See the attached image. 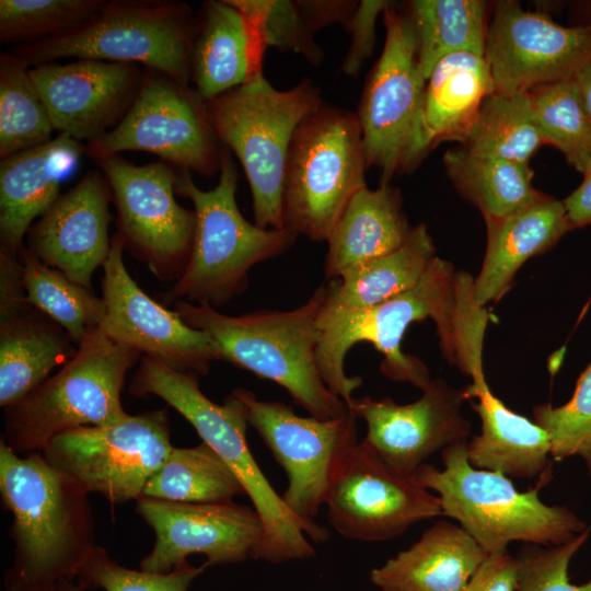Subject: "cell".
Listing matches in <instances>:
<instances>
[{
    "mask_svg": "<svg viewBox=\"0 0 591 591\" xmlns=\"http://www.w3.org/2000/svg\"><path fill=\"white\" fill-rule=\"evenodd\" d=\"M582 175L581 184L563 200L572 229L591 224V164Z\"/></svg>",
    "mask_w": 591,
    "mask_h": 591,
    "instance_id": "obj_47",
    "label": "cell"
},
{
    "mask_svg": "<svg viewBox=\"0 0 591 591\" xmlns=\"http://www.w3.org/2000/svg\"><path fill=\"white\" fill-rule=\"evenodd\" d=\"M109 200L112 194L104 174L89 171L32 224L27 251L91 289L92 276L103 266L111 250Z\"/></svg>",
    "mask_w": 591,
    "mask_h": 591,
    "instance_id": "obj_22",
    "label": "cell"
},
{
    "mask_svg": "<svg viewBox=\"0 0 591 591\" xmlns=\"http://www.w3.org/2000/svg\"><path fill=\"white\" fill-rule=\"evenodd\" d=\"M0 495L14 543L5 590L50 591L72 580L96 546L86 490L42 452L18 454L0 441Z\"/></svg>",
    "mask_w": 591,
    "mask_h": 591,
    "instance_id": "obj_1",
    "label": "cell"
},
{
    "mask_svg": "<svg viewBox=\"0 0 591 591\" xmlns=\"http://www.w3.org/2000/svg\"><path fill=\"white\" fill-rule=\"evenodd\" d=\"M85 147L92 160L146 151L178 170L205 176L220 172L223 150L206 101L196 90L146 68L139 93L124 119Z\"/></svg>",
    "mask_w": 591,
    "mask_h": 591,
    "instance_id": "obj_12",
    "label": "cell"
},
{
    "mask_svg": "<svg viewBox=\"0 0 591 591\" xmlns=\"http://www.w3.org/2000/svg\"><path fill=\"white\" fill-rule=\"evenodd\" d=\"M172 448L163 408L128 415L113 425L65 431L53 438L42 454L88 494H100L115 505L141 497Z\"/></svg>",
    "mask_w": 591,
    "mask_h": 591,
    "instance_id": "obj_14",
    "label": "cell"
},
{
    "mask_svg": "<svg viewBox=\"0 0 591 591\" xmlns=\"http://www.w3.org/2000/svg\"><path fill=\"white\" fill-rule=\"evenodd\" d=\"M325 505L333 529L361 542L387 541L443 515L438 496L393 470L364 440L345 461Z\"/></svg>",
    "mask_w": 591,
    "mask_h": 591,
    "instance_id": "obj_16",
    "label": "cell"
},
{
    "mask_svg": "<svg viewBox=\"0 0 591 591\" xmlns=\"http://www.w3.org/2000/svg\"><path fill=\"white\" fill-rule=\"evenodd\" d=\"M190 67V80L206 102L257 77L244 19L229 0L201 4Z\"/></svg>",
    "mask_w": 591,
    "mask_h": 591,
    "instance_id": "obj_29",
    "label": "cell"
},
{
    "mask_svg": "<svg viewBox=\"0 0 591 591\" xmlns=\"http://www.w3.org/2000/svg\"><path fill=\"white\" fill-rule=\"evenodd\" d=\"M207 564L186 565L167 573L135 570L117 564L107 552L95 546L77 571L79 584L59 580L50 591H187Z\"/></svg>",
    "mask_w": 591,
    "mask_h": 591,
    "instance_id": "obj_40",
    "label": "cell"
},
{
    "mask_svg": "<svg viewBox=\"0 0 591 591\" xmlns=\"http://www.w3.org/2000/svg\"><path fill=\"white\" fill-rule=\"evenodd\" d=\"M245 494L234 473L205 442L173 447L142 496L186 503H227Z\"/></svg>",
    "mask_w": 591,
    "mask_h": 591,
    "instance_id": "obj_34",
    "label": "cell"
},
{
    "mask_svg": "<svg viewBox=\"0 0 591 591\" xmlns=\"http://www.w3.org/2000/svg\"><path fill=\"white\" fill-rule=\"evenodd\" d=\"M545 144L529 92L487 96L462 143L472 151L521 164H529Z\"/></svg>",
    "mask_w": 591,
    "mask_h": 591,
    "instance_id": "obj_36",
    "label": "cell"
},
{
    "mask_svg": "<svg viewBox=\"0 0 591 591\" xmlns=\"http://www.w3.org/2000/svg\"><path fill=\"white\" fill-rule=\"evenodd\" d=\"M245 404L247 421L283 468L288 486L281 495L299 518L314 521L332 485L358 442L357 417H302L281 402L262 401L246 389L233 391Z\"/></svg>",
    "mask_w": 591,
    "mask_h": 591,
    "instance_id": "obj_15",
    "label": "cell"
},
{
    "mask_svg": "<svg viewBox=\"0 0 591 591\" xmlns=\"http://www.w3.org/2000/svg\"><path fill=\"white\" fill-rule=\"evenodd\" d=\"M494 92L485 56L456 53L440 60L426 82L425 131L430 148L443 141L463 143Z\"/></svg>",
    "mask_w": 591,
    "mask_h": 591,
    "instance_id": "obj_30",
    "label": "cell"
},
{
    "mask_svg": "<svg viewBox=\"0 0 591 591\" xmlns=\"http://www.w3.org/2000/svg\"><path fill=\"white\" fill-rule=\"evenodd\" d=\"M221 144L241 162L250 184L255 224L282 229V187L288 152L301 121L323 105L309 79L277 90L264 77L206 102Z\"/></svg>",
    "mask_w": 591,
    "mask_h": 591,
    "instance_id": "obj_8",
    "label": "cell"
},
{
    "mask_svg": "<svg viewBox=\"0 0 591 591\" xmlns=\"http://www.w3.org/2000/svg\"><path fill=\"white\" fill-rule=\"evenodd\" d=\"M54 130L80 142L115 128L132 106L144 68L128 62L76 59L30 68Z\"/></svg>",
    "mask_w": 591,
    "mask_h": 591,
    "instance_id": "obj_21",
    "label": "cell"
},
{
    "mask_svg": "<svg viewBox=\"0 0 591 591\" xmlns=\"http://www.w3.org/2000/svg\"><path fill=\"white\" fill-rule=\"evenodd\" d=\"M124 243L115 233L103 264L104 329L116 340L157 358L170 367L197 375L207 374L217 360L209 336L188 326L175 311L151 299L129 275L123 258Z\"/></svg>",
    "mask_w": 591,
    "mask_h": 591,
    "instance_id": "obj_19",
    "label": "cell"
},
{
    "mask_svg": "<svg viewBox=\"0 0 591 591\" xmlns=\"http://www.w3.org/2000/svg\"><path fill=\"white\" fill-rule=\"evenodd\" d=\"M106 0H1L0 43L15 46L60 36L94 15Z\"/></svg>",
    "mask_w": 591,
    "mask_h": 591,
    "instance_id": "obj_39",
    "label": "cell"
},
{
    "mask_svg": "<svg viewBox=\"0 0 591 591\" xmlns=\"http://www.w3.org/2000/svg\"><path fill=\"white\" fill-rule=\"evenodd\" d=\"M436 247L426 224L413 227L396 251L349 269L326 285L328 306L362 310L413 289L436 258Z\"/></svg>",
    "mask_w": 591,
    "mask_h": 591,
    "instance_id": "obj_31",
    "label": "cell"
},
{
    "mask_svg": "<svg viewBox=\"0 0 591 591\" xmlns=\"http://www.w3.org/2000/svg\"><path fill=\"white\" fill-rule=\"evenodd\" d=\"M297 2L313 33L332 23H339L345 27L358 4V1L332 0H299Z\"/></svg>",
    "mask_w": 591,
    "mask_h": 591,
    "instance_id": "obj_46",
    "label": "cell"
},
{
    "mask_svg": "<svg viewBox=\"0 0 591 591\" xmlns=\"http://www.w3.org/2000/svg\"><path fill=\"white\" fill-rule=\"evenodd\" d=\"M325 299L326 285H321L305 303L290 311L230 316L185 300L175 302L174 311L188 326L209 336L217 360L277 383L310 416L332 419L350 407L326 386L317 364V322Z\"/></svg>",
    "mask_w": 591,
    "mask_h": 591,
    "instance_id": "obj_4",
    "label": "cell"
},
{
    "mask_svg": "<svg viewBox=\"0 0 591 591\" xmlns=\"http://www.w3.org/2000/svg\"><path fill=\"white\" fill-rule=\"evenodd\" d=\"M472 279L436 257L413 289L383 303L344 310L324 302L317 322V364L326 386L349 405L362 380L347 375L345 359L355 344L367 341L383 355L381 371L385 376L424 390L431 381L429 370L421 360L403 352L404 334L410 324L431 318L450 360L461 301Z\"/></svg>",
    "mask_w": 591,
    "mask_h": 591,
    "instance_id": "obj_2",
    "label": "cell"
},
{
    "mask_svg": "<svg viewBox=\"0 0 591 591\" xmlns=\"http://www.w3.org/2000/svg\"><path fill=\"white\" fill-rule=\"evenodd\" d=\"M20 259L26 302L61 326L77 346L103 325L105 304L91 289L49 267L25 246Z\"/></svg>",
    "mask_w": 591,
    "mask_h": 591,
    "instance_id": "obj_35",
    "label": "cell"
},
{
    "mask_svg": "<svg viewBox=\"0 0 591 591\" xmlns=\"http://www.w3.org/2000/svg\"><path fill=\"white\" fill-rule=\"evenodd\" d=\"M54 126L30 74L9 51L0 55V159L50 141Z\"/></svg>",
    "mask_w": 591,
    "mask_h": 591,
    "instance_id": "obj_37",
    "label": "cell"
},
{
    "mask_svg": "<svg viewBox=\"0 0 591 591\" xmlns=\"http://www.w3.org/2000/svg\"><path fill=\"white\" fill-rule=\"evenodd\" d=\"M589 530L559 545L526 544L517 556L515 591H591V577L582 584L570 582L568 569L573 555L584 544Z\"/></svg>",
    "mask_w": 591,
    "mask_h": 591,
    "instance_id": "obj_43",
    "label": "cell"
},
{
    "mask_svg": "<svg viewBox=\"0 0 591 591\" xmlns=\"http://www.w3.org/2000/svg\"><path fill=\"white\" fill-rule=\"evenodd\" d=\"M61 326L27 305L0 318V405L12 406L77 352Z\"/></svg>",
    "mask_w": 591,
    "mask_h": 591,
    "instance_id": "obj_28",
    "label": "cell"
},
{
    "mask_svg": "<svg viewBox=\"0 0 591 591\" xmlns=\"http://www.w3.org/2000/svg\"><path fill=\"white\" fill-rule=\"evenodd\" d=\"M443 164L454 187L479 209L485 221L505 217L543 195L532 184L534 172L529 164L462 144L445 152Z\"/></svg>",
    "mask_w": 591,
    "mask_h": 591,
    "instance_id": "obj_32",
    "label": "cell"
},
{
    "mask_svg": "<svg viewBox=\"0 0 591 591\" xmlns=\"http://www.w3.org/2000/svg\"><path fill=\"white\" fill-rule=\"evenodd\" d=\"M104 174L125 250L162 281L177 280L193 250L196 215L175 199L177 170L158 160L135 165L120 154L93 159Z\"/></svg>",
    "mask_w": 591,
    "mask_h": 591,
    "instance_id": "obj_13",
    "label": "cell"
},
{
    "mask_svg": "<svg viewBox=\"0 0 591 591\" xmlns=\"http://www.w3.org/2000/svg\"><path fill=\"white\" fill-rule=\"evenodd\" d=\"M197 16L176 0H106L76 28L9 53L28 68L61 58L136 63L189 85Z\"/></svg>",
    "mask_w": 591,
    "mask_h": 591,
    "instance_id": "obj_9",
    "label": "cell"
},
{
    "mask_svg": "<svg viewBox=\"0 0 591 591\" xmlns=\"http://www.w3.org/2000/svg\"><path fill=\"white\" fill-rule=\"evenodd\" d=\"M357 114L321 105L292 137L282 187L283 228L327 241L351 198L367 187Z\"/></svg>",
    "mask_w": 591,
    "mask_h": 591,
    "instance_id": "obj_10",
    "label": "cell"
},
{
    "mask_svg": "<svg viewBox=\"0 0 591 591\" xmlns=\"http://www.w3.org/2000/svg\"><path fill=\"white\" fill-rule=\"evenodd\" d=\"M485 222L486 252L474 279V297L480 306L500 299L528 259L551 250L572 230L563 200L545 194L505 217Z\"/></svg>",
    "mask_w": 591,
    "mask_h": 591,
    "instance_id": "obj_24",
    "label": "cell"
},
{
    "mask_svg": "<svg viewBox=\"0 0 591 591\" xmlns=\"http://www.w3.org/2000/svg\"><path fill=\"white\" fill-rule=\"evenodd\" d=\"M580 97L591 124V60L573 76Z\"/></svg>",
    "mask_w": 591,
    "mask_h": 591,
    "instance_id": "obj_48",
    "label": "cell"
},
{
    "mask_svg": "<svg viewBox=\"0 0 591 591\" xmlns=\"http://www.w3.org/2000/svg\"><path fill=\"white\" fill-rule=\"evenodd\" d=\"M141 357L103 326L94 329L57 373L4 408L1 441L18 454L42 452L65 431L124 420L129 415L120 401L125 378Z\"/></svg>",
    "mask_w": 591,
    "mask_h": 591,
    "instance_id": "obj_7",
    "label": "cell"
},
{
    "mask_svg": "<svg viewBox=\"0 0 591 591\" xmlns=\"http://www.w3.org/2000/svg\"><path fill=\"white\" fill-rule=\"evenodd\" d=\"M392 3L386 0L358 1L345 26L351 36L349 50L341 63V71L345 74L357 76L363 62L371 56L375 43L376 19Z\"/></svg>",
    "mask_w": 591,
    "mask_h": 591,
    "instance_id": "obj_44",
    "label": "cell"
},
{
    "mask_svg": "<svg viewBox=\"0 0 591 591\" xmlns=\"http://www.w3.org/2000/svg\"><path fill=\"white\" fill-rule=\"evenodd\" d=\"M86 147L59 134L50 141L0 162V252L20 257L24 235L59 198L60 182Z\"/></svg>",
    "mask_w": 591,
    "mask_h": 591,
    "instance_id": "obj_23",
    "label": "cell"
},
{
    "mask_svg": "<svg viewBox=\"0 0 591 591\" xmlns=\"http://www.w3.org/2000/svg\"><path fill=\"white\" fill-rule=\"evenodd\" d=\"M546 144L581 174L591 164V124L572 78L529 91Z\"/></svg>",
    "mask_w": 591,
    "mask_h": 591,
    "instance_id": "obj_38",
    "label": "cell"
},
{
    "mask_svg": "<svg viewBox=\"0 0 591 591\" xmlns=\"http://www.w3.org/2000/svg\"><path fill=\"white\" fill-rule=\"evenodd\" d=\"M465 398L479 416L480 433L467 441L472 466L507 477L551 479L552 444L548 433L529 418L508 408L487 382L471 383Z\"/></svg>",
    "mask_w": 591,
    "mask_h": 591,
    "instance_id": "obj_25",
    "label": "cell"
},
{
    "mask_svg": "<svg viewBox=\"0 0 591 591\" xmlns=\"http://www.w3.org/2000/svg\"><path fill=\"white\" fill-rule=\"evenodd\" d=\"M443 468L422 464L415 474L418 484L438 493L442 514L454 519L487 555L507 553L515 541L559 545L586 531V524L563 506L544 503L538 493L549 482L519 491L502 474L479 470L467 459V441L441 451Z\"/></svg>",
    "mask_w": 591,
    "mask_h": 591,
    "instance_id": "obj_6",
    "label": "cell"
},
{
    "mask_svg": "<svg viewBox=\"0 0 591 591\" xmlns=\"http://www.w3.org/2000/svg\"><path fill=\"white\" fill-rule=\"evenodd\" d=\"M383 14V50L370 71L357 117L368 169L380 172V185L415 170L431 150L425 131L426 78L406 12L394 3Z\"/></svg>",
    "mask_w": 591,
    "mask_h": 591,
    "instance_id": "obj_11",
    "label": "cell"
},
{
    "mask_svg": "<svg viewBox=\"0 0 591 591\" xmlns=\"http://www.w3.org/2000/svg\"><path fill=\"white\" fill-rule=\"evenodd\" d=\"M464 389L431 379L417 401L399 405L391 398H352L349 407L367 425L363 439L393 470L414 477L439 450L467 441L471 425L461 413Z\"/></svg>",
    "mask_w": 591,
    "mask_h": 591,
    "instance_id": "obj_20",
    "label": "cell"
},
{
    "mask_svg": "<svg viewBox=\"0 0 591 591\" xmlns=\"http://www.w3.org/2000/svg\"><path fill=\"white\" fill-rule=\"evenodd\" d=\"M198 376L142 356L129 393L155 395L166 402L237 477L264 525L263 541L252 558L282 563L312 557L315 549L310 540L326 542L328 531L296 515L263 474L246 442L245 404L233 391L222 405L213 403L201 392Z\"/></svg>",
    "mask_w": 591,
    "mask_h": 591,
    "instance_id": "obj_3",
    "label": "cell"
},
{
    "mask_svg": "<svg viewBox=\"0 0 591 591\" xmlns=\"http://www.w3.org/2000/svg\"><path fill=\"white\" fill-rule=\"evenodd\" d=\"M136 512L153 530L155 542L140 569L167 573L187 557L202 554L207 566L252 557L263 541L264 525L254 508L239 503H186L141 496Z\"/></svg>",
    "mask_w": 591,
    "mask_h": 591,
    "instance_id": "obj_18",
    "label": "cell"
},
{
    "mask_svg": "<svg viewBox=\"0 0 591 591\" xmlns=\"http://www.w3.org/2000/svg\"><path fill=\"white\" fill-rule=\"evenodd\" d=\"M533 416V421L549 436L552 457L559 461L579 455L591 475V362L566 404L536 406Z\"/></svg>",
    "mask_w": 591,
    "mask_h": 591,
    "instance_id": "obj_41",
    "label": "cell"
},
{
    "mask_svg": "<svg viewBox=\"0 0 591 591\" xmlns=\"http://www.w3.org/2000/svg\"><path fill=\"white\" fill-rule=\"evenodd\" d=\"M487 556L461 525L439 521L370 579L383 591H464Z\"/></svg>",
    "mask_w": 591,
    "mask_h": 591,
    "instance_id": "obj_26",
    "label": "cell"
},
{
    "mask_svg": "<svg viewBox=\"0 0 591 591\" xmlns=\"http://www.w3.org/2000/svg\"><path fill=\"white\" fill-rule=\"evenodd\" d=\"M412 229L398 188L383 184L360 189L326 241V278L339 279L349 269L398 250Z\"/></svg>",
    "mask_w": 591,
    "mask_h": 591,
    "instance_id": "obj_27",
    "label": "cell"
},
{
    "mask_svg": "<svg viewBox=\"0 0 591 591\" xmlns=\"http://www.w3.org/2000/svg\"><path fill=\"white\" fill-rule=\"evenodd\" d=\"M406 14L426 80L436 65L456 53L485 56L487 3L482 0H414Z\"/></svg>",
    "mask_w": 591,
    "mask_h": 591,
    "instance_id": "obj_33",
    "label": "cell"
},
{
    "mask_svg": "<svg viewBox=\"0 0 591 591\" xmlns=\"http://www.w3.org/2000/svg\"><path fill=\"white\" fill-rule=\"evenodd\" d=\"M259 28L266 46L302 55L317 66L324 54L316 44L297 1L229 0Z\"/></svg>",
    "mask_w": 591,
    "mask_h": 591,
    "instance_id": "obj_42",
    "label": "cell"
},
{
    "mask_svg": "<svg viewBox=\"0 0 591 591\" xmlns=\"http://www.w3.org/2000/svg\"><path fill=\"white\" fill-rule=\"evenodd\" d=\"M518 559L508 552L488 555L464 591H515Z\"/></svg>",
    "mask_w": 591,
    "mask_h": 591,
    "instance_id": "obj_45",
    "label": "cell"
},
{
    "mask_svg": "<svg viewBox=\"0 0 591 591\" xmlns=\"http://www.w3.org/2000/svg\"><path fill=\"white\" fill-rule=\"evenodd\" d=\"M485 58L499 93L570 79L591 60V22L564 26L517 1H500L488 22Z\"/></svg>",
    "mask_w": 591,
    "mask_h": 591,
    "instance_id": "obj_17",
    "label": "cell"
},
{
    "mask_svg": "<svg viewBox=\"0 0 591 591\" xmlns=\"http://www.w3.org/2000/svg\"><path fill=\"white\" fill-rule=\"evenodd\" d=\"M237 179L225 147L219 182L210 190L200 189L189 171L177 169L175 194L192 200L196 229L184 273L160 296L164 304L185 300L219 308L247 288L256 264L281 255L296 242L298 234L289 229H263L243 217L235 197Z\"/></svg>",
    "mask_w": 591,
    "mask_h": 591,
    "instance_id": "obj_5",
    "label": "cell"
}]
</instances>
